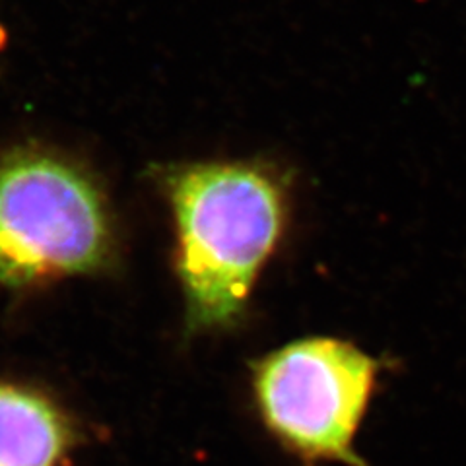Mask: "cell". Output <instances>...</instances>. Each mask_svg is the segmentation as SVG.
Listing matches in <instances>:
<instances>
[{
	"label": "cell",
	"instance_id": "1",
	"mask_svg": "<svg viewBox=\"0 0 466 466\" xmlns=\"http://www.w3.org/2000/svg\"><path fill=\"white\" fill-rule=\"evenodd\" d=\"M152 177L173 216L185 330L233 329L284 238V171L262 159H210L156 166Z\"/></svg>",
	"mask_w": 466,
	"mask_h": 466
},
{
	"label": "cell",
	"instance_id": "2",
	"mask_svg": "<svg viewBox=\"0 0 466 466\" xmlns=\"http://www.w3.org/2000/svg\"><path fill=\"white\" fill-rule=\"evenodd\" d=\"M107 198L90 173L46 150L0 157V284L32 288L107 268Z\"/></svg>",
	"mask_w": 466,
	"mask_h": 466
},
{
	"label": "cell",
	"instance_id": "3",
	"mask_svg": "<svg viewBox=\"0 0 466 466\" xmlns=\"http://www.w3.org/2000/svg\"><path fill=\"white\" fill-rule=\"evenodd\" d=\"M381 370L348 340L289 342L251 363L255 408L267 431L305 466H366L354 441Z\"/></svg>",
	"mask_w": 466,
	"mask_h": 466
},
{
	"label": "cell",
	"instance_id": "4",
	"mask_svg": "<svg viewBox=\"0 0 466 466\" xmlns=\"http://www.w3.org/2000/svg\"><path fill=\"white\" fill-rule=\"evenodd\" d=\"M82 440L65 406L34 387L0 379V466H61Z\"/></svg>",
	"mask_w": 466,
	"mask_h": 466
},
{
	"label": "cell",
	"instance_id": "5",
	"mask_svg": "<svg viewBox=\"0 0 466 466\" xmlns=\"http://www.w3.org/2000/svg\"><path fill=\"white\" fill-rule=\"evenodd\" d=\"M3 43H5V32H3V27H0V47H3Z\"/></svg>",
	"mask_w": 466,
	"mask_h": 466
}]
</instances>
